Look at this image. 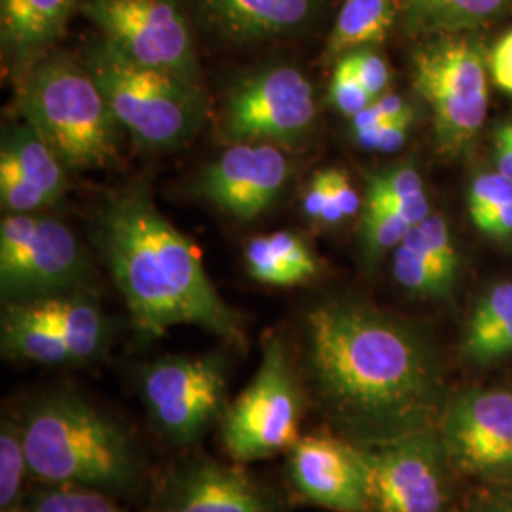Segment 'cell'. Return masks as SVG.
I'll list each match as a JSON object with an SVG mask.
<instances>
[{"label":"cell","mask_w":512,"mask_h":512,"mask_svg":"<svg viewBox=\"0 0 512 512\" xmlns=\"http://www.w3.org/2000/svg\"><path fill=\"white\" fill-rule=\"evenodd\" d=\"M437 431L454 473L486 486L512 482V389L452 393Z\"/></svg>","instance_id":"11"},{"label":"cell","mask_w":512,"mask_h":512,"mask_svg":"<svg viewBox=\"0 0 512 512\" xmlns=\"http://www.w3.org/2000/svg\"><path fill=\"white\" fill-rule=\"evenodd\" d=\"M33 486L16 406H4L0 418V512H23Z\"/></svg>","instance_id":"25"},{"label":"cell","mask_w":512,"mask_h":512,"mask_svg":"<svg viewBox=\"0 0 512 512\" xmlns=\"http://www.w3.org/2000/svg\"><path fill=\"white\" fill-rule=\"evenodd\" d=\"M76 8L78 0H0L4 55L25 73L65 33Z\"/></svg>","instance_id":"18"},{"label":"cell","mask_w":512,"mask_h":512,"mask_svg":"<svg viewBox=\"0 0 512 512\" xmlns=\"http://www.w3.org/2000/svg\"><path fill=\"white\" fill-rule=\"evenodd\" d=\"M0 156L12 160L23 181L38 188L52 205L65 196L67 167L29 122L21 120L4 128Z\"/></svg>","instance_id":"22"},{"label":"cell","mask_w":512,"mask_h":512,"mask_svg":"<svg viewBox=\"0 0 512 512\" xmlns=\"http://www.w3.org/2000/svg\"><path fill=\"white\" fill-rule=\"evenodd\" d=\"M421 232L431 245V249L437 253L440 260H444L448 266L459 270L458 253L454 247V241L450 236V230L446 226V220L437 213H431L427 219L420 224Z\"/></svg>","instance_id":"37"},{"label":"cell","mask_w":512,"mask_h":512,"mask_svg":"<svg viewBox=\"0 0 512 512\" xmlns=\"http://www.w3.org/2000/svg\"><path fill=\"white\" fill-rule=\"evenodd\" d=\"M494 152L497 173L512 181V122L495 131Z\"/></svg>","instance_id":"43"},{"label":"cell","mask_w":512,"mask_h":512,"mask_svg":"<svg viewBox=\"0 0 512 512\" xmlns=\"http://www.w3.org/2000/svg\"><path fill=\"white\" fill-rule=\"evenodd\" d=\"M380 112L384 114L385 120H397V122H412V109L404 101L401 95L393 92H385L376 101Z\"/></svg>","instance_id":"44"},{"label":"cell","mask_w":512,"mask_h":512,"mask_svg":"<svg viewBox=\"0 0 512 512\" xmlns=\"http://www.w3.org/2000/svg\"><path fill=\"white\" fill-rule=\"evenodd\" d=\"M18 110L67 169H97L118 158L122 128L88 67L73 57L46 55L31 65Z\"/></svg>","instance_id":"4"},{"label":"cell","mask_w":512,"mask_h":512,"mask_svg":"<svg viewBox=\"0 0 512 512\" xmlns=\"http://www.w3.org/2000/svg\"><path fill=\"white\" fill-rule=\"evenodd\" d=\"M54 319L67 342L76 366L92 365L105 357L112 340L109 315L93 298L92 291L37 300Z\"/></svg>","instance_id":"20"},{"label":"cell","mask_w":512,"mask_h":512,"mask_svg":"<svg viewBox=\"0 0 512 512\" xmlns=\"http://www.w3.org/2000/svg\"><path fill=\"white\" fill-rule=\"evenodd\" d=\"M287 497L241 463L186 454L156 478L145 512H285Z\"/></svg>","instance_id":"13"},{"label":"cell","mask_w":512,"mask_h":512,"mask_svg":"<svg viewBox=\"0 0 512 512\" xmlns=\"http://www.w3.org/2000/svg\"><path fill=\"white\" fill-rule=\"evenodd\" d=\"M93 243L141 340L194 325L245 344L241 315L213 285L200 249L156 209L147 188L129 186L105 198L93 220Z\"/></svg>","instance_id":"2"},{"label":"cell","mask_w":512,"mask_h":512,"mask_svg":"<svg viewBox=\"0 0 512 512\" xmlns=\"http://www.w3.org/2000/svg\"><path fill=\"white\" fill-rule=\"evenodd\" d=\"M476 228L490 238H509L512 236V203L488 213L480 219L473 220Z\"/></svg>","instance_id":"42"},{"label":"cell","mask_w":512,"mask_h":512,"mask_svg":"<svg viewBox=\"0 0 512 512\" xmlns=\"http://www.w3.org/2000/svg\"><path fill=\"white\" fill-rule=\"evenodd\" d=\"M351 122H353V129H355V131H361V129H370L380 126L382 122H385V118L384 114L378 109V105L372 103V105H368L366 109L361 110L359 114H355V116L351 118Z\"/></svg>","instance_id":"45"},{"label":"cell","mask_w":512,"mask_h":512,"mask_svg":"<svg viewBox=\"0 0 512 512\" xmlns=\"http://www.w3.org/2000/svg\"><path fill=\"white\" fill-rule=\"evenodd\" d=\"M332 183H330L329 169L315 173L313 181L308 186V192L304 196V213L308 219L321 220L327 203L332 198Z\"/></svg>","instance_id":"39"},{"label":"cell","mask_w":512,"mask_h":512,"mask_svg":"<svg viewBox=\"0 0 512 512\" xmlns=\"http://www.w3.org/2000/svg\"><path fill=\"white\" fill-rule=\"evenodd\" d=\"M450 512H463V511H450ZM469 512H475V511H469Z\"/></svg>","instance_id":"46"},{"label":"cell","mask_w":512,"mask_h":512,"mask_svg":"<svg viewBox=\"0 0 512 512\" xmlns=\"http://www.w3.org/2000/svg\"><path fill=\"white\" fill-rule=\"evenodd\" d=\"M0 203L12 215L42 213L52 207V202L33 184L23 181L16 164L4 156H0Z\"/></svg>","instance_id":"30"},{"label":"cell","mask_w":512,"mask_h":512,"mask_svg":"<svg viewBox=\"0 0 512 512\" xmlns=\"http://www.w3.org/2000/svg\"><path fill=\"white\" fill-rule=\"evenodd\" d=\"M243 256L247 274L260 285L277 289H291L302 285L300 277L287 264V260L272 247L268 236L251 239Z\"/></svg>","instance_id":"29"},{"label":"cell","mask_w":512,"mask_h":512,"mask_svg":"<svg viewBox=\"0 0 512 512\" xmlns=\"http://www.w3.org/2000/svg\"><path fill=\"white\" fill-rule=\"evenodd\" d=\"M268 239H270V243H272L275 251L287 260V264L300 277L302 285L317 277V274H319V262H317L315 255L311 253V249L306 245L304 239L298 238L296 234L287 232V230L274 232V234L268 236Z\"/></svg>","instance_id":"35"},{"label":"cell","mask_w":512,"mask_h":512,"mask_svg":"<svg viewBox=\"0 0 512 512\" xmlns=\"http://www.w3.org/2000/svg\"><path fill=\"white\" fill-rule=\"evenodd\" d=\"M0 346L10 359L44 366L74 365L65 338L40 302L4 304Z\"/></svg>","instance_id":"19"},{"label":"cell","mask_w":512,"mask_h":512,"mask_svg":"<svg viewBox=\"0 0 512 512\" xmlns=\"http://www.w3.org/2000/svg\"><path fill=\"white\" fill-rule=\"evenodd\" d=\"M340 59L348 63L349 69L365 86L366 92L374 97V101L387 92V86L391 82V71L384 57L374 50V46L353 50Z\"/></svg>","instance_id":"34"},{"label":"cell","mask_w":512,"mask_h":512,"mask_svg":"<svg viewBox=\"0 0 512 512\" xmlns=\"http://www.w3.org/2000/svg\"><path fill=\"white\" fill-rule=\"evenodd\" d=\"M511 203L512 181L505 179L501 173L480 175L469 190V213L473 220L494 213Z\"/></svg>","instance_id":"33"},{"label":"cell","mask_w":512,"mask_h":512,"mask_svg":"<svg viewBox=\"0 0 512 512\" xmlns=\"http://www.w3.org/2000/svg\"><path fill=\"white\" fill-rule=\"evenodd\" d=\"M203 16L236 42L287 37L308 27L319 0H198Z\"/></svg>","instance_id":"17"},{"label":"cell","mask_w":512,"mask_h":512,"mask_svg":"<svg viewBox=\"0 0 512 512\" xmlns=\"http://www.w3.org/2000/svg\"><path fill=\"white\" fill-rule=\"evenodd\" d=\"M330 103L334 105V109L349 118L374 103V97L366 92L365 86L357 80L344 59L336 61V69L330 82Z\"/></svg>","instance_id":"32"},{"label":"cell","mask_w":512,"mask_h":512,"mask_svg":"<svg viewBox=\"0 0 512 512\" xmlns=\"http://www.w3.org/2000/svg\"><path fill=\"white\" fill-rule=\"evenodd\" d=\"M291 179V160L274 143H236L207 165L196 192L226 215L249 222L268 211Z\"/></svg>","instance_id":"16"},{"label":"cell","mask_w":512,"mask_h":512,"mask_svg":"<svg viewBox=\"0 0 512 512\" xmlns=\"http://www.w3.org/2000/svg\"><path fill=\"white\" fill-rule=\"evenodd\" d=\"M512 355V283L484 294L465 327L461 357L475 366H492Z\"/></svg>","instance_id":"21"},{"label":"cell","mask_w":512,"mask_h":512,"mask_svg":"<svg viewBox=\"0 0 512 512\" xmlns=\"http://www.w3.org/2000/svg\"><path fill=\"white\" fill-rule=\"evenodd\" d=\"M84 65L101 88L120 128L129 131L141 147H181L200 128V88L129 61L105 38L88 52Z\"/></svg>","instance_id":"6"},{"label":"cell","mask_w":512,"mask_h":512,"mask_svg":"<svg viewBox=\"0 0 512 512\" xmlns=\"http://www.w3.org/2000/svg\"><path fill=\"white\" fill-rule=\"evenodd\" d=\"M488 57L469 37L440 35L412 54V84L433 112L440 154L456 158L488 116Z\"/></svg>","instance_id":"9"},{"label":"cell","mask_w":512,"mask_h":512,"mask_svg":"<svg viewBox=\"0 0 512 512\" xmlns=\"http://www.w3.org/2000/svg\"><path fill=\"white\" fill-rule=\"evenodd\" d=\"M33 484L92 488L116 499L147 484V459L128 425L73 387H50L18 406Z\"/></svg>","instance_id":"3"},{"label":"cell","mask_w":512,"mask_h":512,"mask_svg":"<svg viewBox=\"0 0 512 512\" xmlns=\"http://www.w3.org/2000/svg\"><path fill=\"white\" fill-rule=\"evenodd\" d=\"M420 194H425V186L420 171L412 165H395L368 177L366 198L372 200H404Z\"/></svg>","instance_id":"31"},{"label":"cell","mask_w":512,"mask_h":512,"mask_svg":"<svg viewBox=\"0 0 512 512\" xmlns=\"http://www.w3.org/2000/svg\"><path fill=\"white\" fill-rule=\"evenodd\" d=\"M80 12L129 61L200 88L194 38L173 0H84Z\"/></svg>","instance_id":"10"},{"label":"cell","mask_w":512,"mask_h":512,"mask_svg":"<svg viewBox=\"0 0 512 512\" xmlns=\"http://www.w3.org/2000/svg\"><path fill=\"white\" fill-rule=\"evenodd\" d=\"M92 258L61 220L21 213L0 222L2 304H25L92 291Z\"/></svg>","instance_id":"8"},{"label":"cell","mask_w":512,"mask_h":512,"mask_svg":"<svg viewBox=\"0 0 512 512\" xmlns=\"http://www.w3.org/2000/svg\"><path fill=\"white\" fill-rule=\"evenodd\" d=\"M330 183H332V192L336 196V200L340 203L346 219L355 217L359 213L361 198L357 194V190L349 183L348 175L340 169H329Z\"/></svg>","instance_id":"41"},{"label":"cell","mask_w":512,"mask_h":512,"mask_svg":"<svg viewBox=\"0 0 512 512\" xmlns=\"http://www.w3.org/2000/svg\"><path fill=\"white\" fill-rule=\"evenodd\" d=\"M285 480L296 503L332 512H372L363 448L330 427L294 442L285 454Z\"/></svg>","instance_id":"15"},{"label":"cell","mask_w":512,"mask_h":512,"mask_svg":"<svg viewBox=\"0 0 512 512\" xmlns=\"http://www.w3.org/2000/svg\"><path fill=\"white\" fill-rule=\"evenodd\" d=\"M475 512H512V482L486 486L473 499Z\"/></svg>","instance_id":"40"},{"label":"cell","mask_w":512,"mask_h":512,"mask_svg":"<svg viewBox=\"0 0 512 512\" xmlns=\"http://www.w3.org/2000/svg\"><path fill=\"white\" fill-rule=\"evenodd\" d=\"M410 122H397V120H385L380 126L370 129L355 131V143L365 150L376 152H397L404 147L408 137Z\"/></svg>","instance_id":"36"},{"label":"cell","mask_w":512,"mask_h":512,"mask_svg":"<svg viewBox=\"0 0 512 512\" xmlns=\"http://www.w3.org/2000/svg\"><path fill=\"white\" fill-rule=\"evenodd\" d=\"M412 224L397 213L365 207L361 220V243L366 260L370 264L378 262L387 251H395L403 243Z\"/></svg>","instance_id":"28"},{"label":"cell","mask_w":512,"mask_h":512,"mask_svg":"<svg viewBox=\"0 0 512 512\" xmlns=\"http://www.w3.org/2000/svg\"><path fill=\"white\" fill-rule=\"evenodd\" d=\"M393 277L406 293L429 300L448 298L456 287L403 243L393 251Z\"/></svg>","instance_id":"27"},{"label":"cell","mask_w":512,"mask_h":512,"mask_svg":"<svg viewBox=\"0 0 512 512\" xmlns=\"http://www.w3.org/2000/svg\"><path fill=\"white\" fill-rule=\"evenodd\" d=\"M488 69L497 88L512 93V31L499 38L494 50L488 55Z\"/></svg>","instance_id":"38"},{"label":"cell","mask_w":512,"mask_h":512,"mask_svg":"<svg viewBox=\"0 0 512 512\" xmlns=\"http://www.w3.org/2000/svg\"><path fill=\"white\" fill-rule=\"evenodd\" d=\"M399 18L397 0H346L330 33L325 59L384 42Z\"/></svg>","instance_id":"24"},{"label":"cell","mask_w":512,"mask_h":512,"mask_svg":"<svg viewBox=\"0 0 512 512\" xmlns=\"http://www.w3.org/2000/svg\"><path fill=\"white\" fill-rule=\"evenodd\" d=\"M406 25L429 35H459L509 12L512 0H397Z\"/></svg>","instance_id":"23"},{"label":"cell","mask_w":512,"mask_h":512,"mask_svg":"<svg viewBox=\"0 0 512 512\" xmlns=\"http://www.w3.org/2000/svg\"><path fill=\"white\" fill-rule=\"evenodd\" d=\"M317 118L310 80L293 65L247 76L228 97L224 129L234 143H294Z\"/></svg>","instance_id":"14"},{"label":"cell","mask_w":512,"mask_h":512,"mask_svg":"<svg viewBox=\"0 0 512 512\" xmlns=\"http://www.w3.org/2000/svg\"><path fill=\"white\" fill-rule=\"evenodd\" d=\"M372 512H450L452 465L439 431L361 446Z\"/></svg>","instance_id":"12"},{"label":"cell","mask_w":512,"mask_h":512,"mask_svg":"<svg viewBox=\"0 0 512 512\" xmlns=\"http://www.w3.org/2000/svg\"><path fill=\"white\" fill-rule=\"evenodd\" d=\"M135 385L152 431L177 450L200 444L230 404L222 353L156 359L137 370Z\"/></svg>","instance_id":"7"},{"label":"cell","mask_w":512,"mask_h":512,"mask_svg":"<svg viewBox=\"0 0 512 512\" xmlns=\"http://www.w3.org/2000/svg\"><path fill=\"white\" fill-rule=\"evenodd\" d=\"M23 512H131L116 497L82 486L33 484Z\"/></svg>","instance_id":"26"},{"label":"cell","mask_w":512,"mask_h":512,"mask_svg":"<svg viewBox=\"0 0 512 512\" xmlns=\"http://www.w3.org/2000/svg\"><path fill=\"white\" fill-rule=\"evenodd\" d=\"M302 374L327 427L366 448L437 429L452 397L425 330L355 298L306 311Z\"/></svg>","instance_id":"1"},{"label":"cell","mask_w":512,"mask_h":512,"mask_svg":"<svg viewBox=\"0 0 512 512\" xmlns=\"http://www.w3.org/2000/svg\"><path fill=\"white\" fill-rule=\"evenodd\" d=\"M311 406L304 374L298 372L281 334L268 332L253 380L228 404L220 421V444L226 456L247 465L287 454L300 439Z\"/></svg>","instance_id":"5"}]
</instances>
